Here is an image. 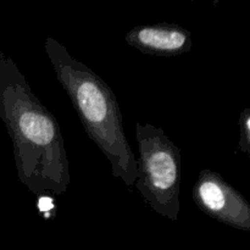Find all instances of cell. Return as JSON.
<instances>
[{"label":"cell","mask_w":250,"mask_h":250,"mask_svg":"<svg viewBox=\"0 0 250 250\" xmlns=\"http://www.w3.org/2000/svg\"><path fill=\"white\" fill-rule=\"evenodd\" d=\"M0 120L11 137L20 182L37 197L65 194L71 177L60 125L32 92L15 61L2 53Z\"/></svg>","instance_id":"cell-1"},{"label":"cell","mask_w":250,"mask_h":250,"mask_svg":"<svg viewBox=\"0 0 250 250\" xmlns=\"http://www.w3.org/2000/svg\"><path fill=\"white\" fill-rule=\"evenodd\" d=\"M44 48L85 132L109 160L112 176L127 187H134L138 161L127 141L116 95L100 76L73 58L60 42L48 37Z\"/></svg>","instance_id":"cell-2"},{"label":"cell","mask_w":250,"mask_h":250,"mask_svg":"<svg viewBox=\"0 0 250 250\" xmlns=\"http://www.w3.org/2000/svg\"><path fill=\"white\" fill-rule=\"evenodd\" d=\"M139 158L138 178L134 187L156 214L171 221L178 219L182 181L180 148L163 128L150 124H136Z\"/></svg>","instance_id":"cell-3"},{"label":"cell","mask_w":250,"mask_h":250,"mask_svg":"<svg viewBox=\"0 0 250 250\" xmlns=\"http://www.w3.org/2000/svg\"><path fill=\"white\" fill-rule=\"evenodd\" d=\"M193 199L211 219L250 232V204L220 173L211 170L200 171L193 188Z\"/></svg>","instance_id":"cell-4"},{"label":"cell","mask_w":250,"mask_h":250,"mask_svg":"<svg viewBox=\"0 0 250 250\" xmlns=\"http://www.w3.org/2000/svg\"><path fill=\"white\" fill-rule=\"evenodd\" d=\"M125 41L143 54L176 56L188 53L193 46L189 32L178 24L158 23L133 27Z\"/></svg>","instance_id":"cell-5"},{"label":"cell","mask_w":250,"mask_h":250,"mask_svg":"<svg viewBox=\"0 0 250 250\" xmlns=\"http://www.w3.org/2000/svg\"><path fill=\"white\" fill-rule=\"evenodd\" d=\"M239 149L250 158V107L239 116Z\"/></svg>","instance_id":"cell-6"}]
</instances>
